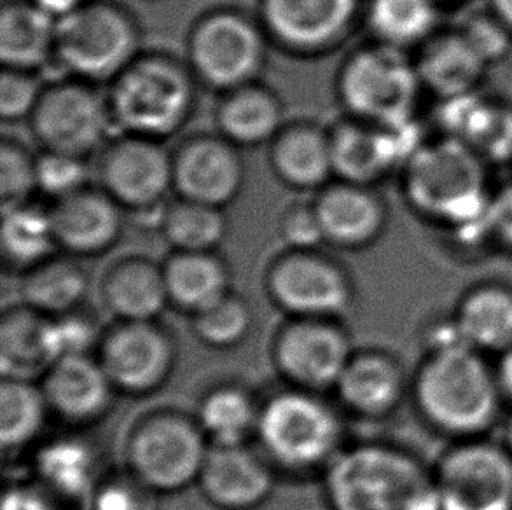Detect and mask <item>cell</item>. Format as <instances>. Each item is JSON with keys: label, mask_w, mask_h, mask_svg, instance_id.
<instances>
[{"label": "cell", "mask_w": 512, "mask_h": 510, "mask_svg": "<svg viewBox=\"0 0 512 510\" xmlns=\"http://www.w3.org/2000/svg\"><path fill=\"white\" fill-rule=\"evenodd\" d=\"M488 163L458 138H427L401 170L404 201L423 221L462 243H488L486 210L492 198Z\"/></svg>", "instance_id": "6da1fadb"}, {"label": "cell", "mask_w": 512, "mask_h": 510, "mask_svg": "<svg viewBox=\"0 0 512 510\" xmlns=\"http://www.w3.org/2000/svg\"><path fill=\"white\" fill-rule=\"evenodd\" d=\"M409 397L430 428L455 441L485 437L504 404L497 369L471 346L427 353Z\"/></svg>", "instance_id": "7a4b0ae2"}, {"label": "cell", "mask_w": 512, "mask_h": 510, "mask_svg": "<svg viewBox=\"0 0 512 510\" xmlns=\"http://www.w3.org/2000/svg\"><path fill=\"white\" fill-rule=\"evenodd\" d=\"M322 477L329 510H441L434 469L388 442L348 446Z\"/></svg>", "instance_id": "3957f363"}, {"label": "cell", "mask_w": 512, "mask_h": 510, "mask_svg": "<svg viewBox=\"0 0 512 510\" xmlns=\"http://www.w3.org/2000/svg\"><path fill=\"white\" fill-rule=\"evenodd\" d=\"M254 441L278 474L292 477L324 476L346 448L340 411L320 393L291 386L261 402Z\"/></svg>", "instance_id": "277c9868"}, {"label": "cell", "mask_w": 512, "mask_h": 510, "mask_svg": "<svg viewBox=\"0 0 512 510\" xmlns=\"http://www.w3.org/2000/svg\"><path fill=\"white\" fill-rule=\"evenodd\" d=\"M196 86L186 62L160 51L142 53L109 84L114 131L165 142L193 116Z\"/></svg>", "instance_id": "5b68a950"}, {"label": "cell", "mask_w": 512, "mask_h": 510, "mask_svg": "<svg viewBox=\"0 0 512 510\" xmlns=\"http://www.w3.org/2000/svg\"><path fill=\"white\" fill-rule=\"evenodd\" d=\"M423 93L415 58L378 42L350 51L336 74V97L346 118L367 125L415 121Z\"/></svg>", "instance_id": "8992f818"}, {"label": "cell", "mask_w": 512, "mask_h": 510, "mask_svg": "<svg viewBox=\"0 0 512 510\" xmlns=\"http://www.w3.org/2000/svg\"><path fill=\"white\" fill-rule=\"evenodd\" d=\"M142 53L139 20L116 0H88L58 18L55 62L67 77L111 84Z\"/></svg>", "instance_id": "52a82bcc"}, {"label": "cell", "mask_w": 512, "mask_h": 510, "mask_svg": "<svg viewBox=\"0 0 512 510\" xmlns=\"http://www.w3.org/2000/svg\"><path fill=\"white\" fill-rule=\"evenodd\" d=\"M208 451L194 414L160 407L140 414L128 430L125 467L163 497L196 486Z\"/></svg>", "instance_id": "ba28073f"}, {"label": "cell", "mask_w": 512, "mask_h": 510, "mask_svg": "<svg viewBox=\"0 0 512 510\" xmlns=\"http://www.w3.org/2000/svg\"><path fill=\"white\" fill-rule=\"evenodd\" d=\"M270 44L261 21L240 9L219 7L201 14L189 30L187 67L198 84L222 95L259 81Z\"/></svg>", "instance_id": "9c48e42d"}, {"label": "cell", "mask_w": 512, "mask_h": 510, "mask_svg": "<svg viewBox=\"0 0 512 510\" xmlns=\"http://www.w3.org/2000/svg\"><path fill=\"white\" fill-rule=\"evenodd\" d=\"M264 290L287 318L341 320L355 304L352 273L320 249H285L273 257L264 273Z\"/></svg>", "instance_id": "30bf717a"}, {"label": "cell", "mask_w": 512, "mask_h": 510, "mask_svg": "<svg viewBox=\"0 0 512 510\" xmlns=\"http://www.w3.org/2000/svg\"><path fill=\"white\" fill-rule=\"evenodd\" d=\"M28 123L42 151L81 158L102 151L111 135H116L107 95L97 90V84L74 77L44 86Z\"/></svg>", "instance_id": "8fae6325"}, {"label": "cell", "mask_w": 512, "mask_h": 510, "mask_svg": "<svg viewBox=\"0 0 512 510\" xmlns=\"http://www.w3.org/2000/svg\"><path fill=\"white\" fill-rule=\"evenodd\" d=\"M271 362L285 386L331 392L352 359V336L336 318H287L271 341Z\"/></svg>", "instance_id": "7c38bea8"}, {"label": "cell", "mask_w": 512, "mask_h": 510, "mask_svg": "<svg viewBox=\"0 0 512 510\" xmlns=\"http://www.w3.org/2000/svg\"><path fill=\"white\" fill-rule=\"evenodd\" d=\"M98 182L123 210L154 217L160 229L173 191V152L154 138L116 133L100 151Z\"/></svg>", "instance_id": "4fadbf2b"}, {"label": "cell", "mask_w": 512, "mask_h": 510, "mask_svg": "<svg viewBox=\"0 0 512 510\" xmlns=\"http://www.w3.org/2000/svg\"><path fill=\"white\" fill-rule=\"evenodd\" d=\"M441 510H512V455L485 437L458 441L434 467Z\"/></svg>", "instance_id": "5bb4252c"}, {"label": "cell", "mask_w": 512, "mask_h": 510, "mask_svg": "<svg viewBox=\"0 0 512 510\" xmlns=\"http://www.w3.org/2000/svg\"><path fill=\"white\" fill-rule=\"evenodd\" d=\"M177 343L156 322H116L98 346L97 359L116 392L147 397L160 392L177 366Z\"/></svg>", "instance_id": "9a60e30c"}, {"label": "cell", "mask_w": 512, "mask_h": 510, "mask_svg": "<svg viewBox=\"0 0 512 510\" xmlns=\"http://www.w3.org/2000/svg\"><path fill=\"white\" fill-rule=\"evenodd\" d=\"M362 11L360 0H259L257 20L277 48L315 58L343 46Z\"/></svg>", "instance_id": "2e32d148"}, {"label": "cell", "mask_w": 512, "mask_h": 510, "mask_svg": "<svg viewBox=\"0 0 512 510\" xmlns=\"http://www.w3.org/2000/svg\"><path fill=\"white\" fill-rule=\"evenodd\" d=\"M331 133L334 179L378 186L392 173H401L427 138L415 121L404 125H367L357 119L338 121Z\"/></svg>", "instance_id": "e0dca14e"}, {"label": "cell", "mask_w": 512, "mask_h": 510, "mask_svg": "<svg viewBox=\"0 0 512 510\" xmlns=\"http://www.w3.org/2000/svg\"><path fill=\"white\" fill-rule=\"evenodd\" d=\"M242 149L219 133H198L173 151V191L179 198L226 208L242 193Z\"/></svg>", "instance_id": "ac0fdd59"}, {"label": "cell", "mask_w": 512, "mask_h": 510, "mask_svg": "<svg viewBox=\"0 0 512 510\" xmlns=\"http://www.w3.org/2000/svg\"><path fill=\"white\" fill-rule=\"evenodd\" d=\"M277 474L250 444L210 446L196 488L215 510H257L273 495Z\"/></svg>", "instance_id": "d6986e66"}, {"label": "cell", "mask_w": 512, "mask_h": 510, "mask_svg": "<svg viewBox=\"0 0 512 510\" xmlns=\"http://www.w3.org/2000/svg\"><path fill=\"white\" fill-rule=\"evenodd\" d=\"M411 380L401 359L380 348L355 350L334 388L346 414L366 421H380L397 413L411 395Z\"/></svg>", "instance_id": "ffe728a7"}, {"label": "cell", "mask_w": 512, "mask_h": 510, "mask_svg": "<svg viewBox=\"0 0 512 510\" xmlns=\"http://www.w3.org/2000/svg\"><path fill=\"white\" fill-rule=\"evenodd\" d=\"M41 386L51 416L77 430L104 420L118 395L93 355L58 360L42 378Z\"/></svg>", "instance_id": "44dd1931"}, {"label": "cell", "mask_w": 512, "mask_h": 510, "mask_svg": "<svg viewBox=\"0 0 512 510\" xmlns=\"http://www.w3.org/2000/svg\"><path fill=\"white\" fill-rule=\"evenodd\" d=\"M313 203L326 245L334 249H369L387 231V201L374 186L334 179L320 189Z\"/></svg>", "instance_id": "7402d4cb"}, {"label": "cell", "mask_w": 512, "mask_h": 510, "mask_svg": "<svg viewBox=\"0 0 512 510\" xmlns=\"http://www.w3.org/2000/svg\"><path fill=\"white\" fill-rule=\"evenodd\" d=\"M123 212L100 186L53 201L49 215L58 250L76 259L109 252L123 235Z\"/></svg>", "instance_id": "603a6c76"}, {"label": "cell", "mask_w": 512, "mask_h": 510, "mask_svg": "<svg viewBox=\"0 0 512 510\" xmlns=\"http://www.w3.org/2000/svg\"><path fill=\"white\" fill-rule=\"evenodd\" d=\"M100 301L116 322H156L170 308L163 266L144 255L112 262L100 282Z\"/></svg>", "instance_id": "cb8c5ba5"}, {"label": "cell", "mask_w": 512, "mask_h": 510, "mask_svg": "<svg viewBox=\"0 0 512 510\" xmlns=\"http://www.w3.org/2000/svg\"><path fill=\"white\" fill-rule=\"evenodd\" d=\"M271 172L294 191H317L333 182L331 133L313 121L285 123L268 145Z\"/></svg>", "instance_id": "d4e9b609"}, {"label": "cell", "mask_w": 512, "mask_h": 510, "mask_svg": "<svg viewBox=\"0 0 512 510\" xmlns=\"http://www.w3.org/2000/svg\"><path fill=\"white\" fill-rule=\"evenodd\" d=\"M58 360L53 318L23 303L4 310L0 318L2 378L41 383Z\"/></svg>", "instance_id": "484cf974"}, {"label": "cell", "mask_w": 512, "mask_h": 510, "mask_svg": "<svg viewBox=\"0 0 512 510\" xmlns=\"http://www.w3.org/2000/svg\"><path fill=\"white\" fill-rule=\"evenodd\" d=\"M443 135L458 138L488 165L512 161V107L483 97L481 91L439 100Z\"/></svg>", "instance_id": "4316f807"}, {"label": "cell", "mask_w": 512, "mask_h": 510, "mask_svg": "<svg viewBox=\"0 0 512 510\" xmlns=\"http://www.w3.org/2000/svg\"><path fill=\"white\" fill-rule=\"evenodd\" d=\"M415 62L423 90L437 100L479 91L490 69V63L458 28L439 30L418 49Z\"/></svg>", "instance_id": "83f0119b"}, {"label": "cell", "mask_w": 512, "mask_h": 510, "mask_svg": "<svg viewBox=\"0 0 512 510\" xmlns=\"http://www.w3.org/2000/svg\"><path fill=\"white\" fill-rule=\"evenodd\" d=\"M284 126L282 98L261 81L222 93L215 109L217 133L240 149L270 145Z\"/></svg>", "instance_id": "f1b7e54d"}, {"label": "cell", "mask_w": 512, "mask_h": 510, "mask_svg": "<svg viewBox=\"0 0 512 510\" xmlns=\"http://www.w3.org/2000/svg\"><path fill=\"white\" fill-rule=\"evenodd\" d=\"M55 16L30 0H4L0 7L2 69L37 70L55 60Z\"/></svg>", "instance_id": "f546056e"}, {"label": "cell", "mask_w": 512, "mask_h": 510, "mask_svg": "<svg viewBox=\"0 0 512 510\" xmlns=\"http://www.w3.org/2000/svg\"><path fill=\"white\" fill-rule=\"evenodd\" d=\"M163 266L170 308L198 315L228 296L231 269L217 250L214 252H179L172 250Z\"/></svg>", "instance_id": "4dcf8cb0"}, {"label": "cell", "mask_w": 512, "mask_h": 510, "mask_svg": "<svg viewBox=\"0 0 512 510\" xmlns=\"http://www.w3.org/2000/svg\"><path fill=\"white\" fill-rule=\"evenodd\" d=\"M467 346L479 353L512 348V287L502 282L479 283L467 290L453 313Z\"/></svg>", "instance_id": "1f68e13d"}, {"label": "cell", "mask_w": 512, "mask_h": 510, "mask_svg": "<svg viewBox=\"0 0 512 510\" xmlns=\"http://www.w3.org/2000/svg\"><path fill=\"white\" fill-rule=\"evenodd\" d=\"M261 402L247 386L221 383L201 395L194 418L210 446H242L256 439Z\"/></svg>", "instance_id": "d6a6232c"}, {"label": "cell", "mask_w": 512, "mask_h": 510, "mask_svg": "<svg viewBox=\"0 0 512 510\" xmlns=\"http://www.w3.org/2000/svg\"><path fill=\"white\" fill-rule=\"evenodd\" d=\"M441 13L434 0H367L362 20L371 41L409 53L441 30Z\"/></svg>", "instance_id": "836d02e7"}, {"label": "cell", "mask_w": 512, "mask_h": 510, "mask_svg": "<svg viewBox=\"0 0 512 510\" xmlns=\"http://www.w3.org/2000/svg\"><path fill=\"white\" fill-rule=\"evenodd\" d=\"M88 290V271L76 257L63 252H58L21 275V303L46 317H60L63 313L81 308Z\"/></svg>", "instance_id": "e575fe53"}, {"label": "cell", "mask_w": 512, "mask_h": 510, "mask_svg": "<svg viewBox=\"0 0 512 510\" xmlns=\"http://www.w3.org/2000/svg\"><path fill=\"white\" fill-rule=\"evenodd\" d=\"M0 249L7 268L20 275L58 254L49 208L30 201L4 208Z\"/></svg>", "instance_id": "d590c367"}, {"label": "cell", "mask_w": 512, "mask_h": 510, "mask_svg": "<svg viewBox=\"0 0 512 510\" xmlns=\"http://www.w3.org/2000/svg\"><path fill=\"white\" fill-rule=\"evenodd\" d=\"M49 407L39 381L6 380L0 385V444L4 455H18L39 441Z\"/></svg>", "instance_id": "8d00e7d4"}, {"label": "cell", "mask_w": 512, "mask_h": 510, "mask_svg": "<svg viewBox=\"0 0 512 510\" xmlns=\"http://www.w3.org/2000/svg\"><path fill=\"white\" fill-rule=\"evenodd\" d=\"M228 229L224 208L186 198L167 203L160 224L163 238L179 252H214L226 240Z\"/></svg>", "instance_id": "74e56055"}, {"label": "cell", "mask_w": 512, "mask_h": 510, "mask_svg": "<svg viewBox=\"0 0 512 510\" xmlns=\"http://www.w3.org/2000/svg\"><path fill=\"white\" fill-rule=\"evenodd\" d=\"M194 338L212 350H233L249 338L254 311L240 294L229 292L221 301L191 317Z\"/></svg>", "instance_id": "f35d334b"}, {"label": "cell", "mask_w": 512, "mask_h": 510, "mask_svg": "<svg viewBox=\"0 0 512 510\" xmlns=\"http://www.w3.org/2000/svg\"><path fill=\"white\" fill-rule=\"evenodd\" d=\"M88 158L65 152L42 151L35 156L37 191L53 201L63 200L90 186Z\"/></svg>", "instance_id": "ab89813d"}, {"label": "cell", "mask_w": 512, "mask_h": 510, "mask_svg": "<svg viewBox=\"0 0 512 510\" xmlns=\"http://www.w3.org/2000/svg\"><path fill=\"white\" fill-rule=\"evenodd\" d=\"M37 191L35 180V156L27 147L4 137L0 142V203L4 208L16 207L30 201Z\"/></svg>", "instance_id": "60d3db41"}, {"label": "cell", "mask_w": 512, "mask_h": 510, "mask_svg": "<svg viewBox=\"0 0 512 510\" xmlns=\"http://www.w3.org/2000/svg\"><path fill=\"white\" fill-rule=\"evenodd\" d=\"M160 497L125 467L100 477L93 493V510H160Z\"/></svg>", "instance_id": "b9f144b4"}, {"label": "cell", "mask_w": 512, "mask_h": 510, "mask_svg": "<svg viewBox=\"0 0 512 510\" xmlns=\"http://www.w3.org/2000/svg\"><path fill=\"white\" fill-rule=\"evenodd\" d=\"M51 318L60 359L84 357L97 352L105 331L93 311L81 306L60 317Z\"/></svg>", "instance_id": "7bdbcfd3"}, {"label": "cell", "mask_w": 512, "mask_h": 510, "mask_svg": "<svg viewBox=\"0 0 512 510\" xmlns=\"http://www.w3.org/2000/svg\"><path fill=\"white\" fill-rule=\"evenodd\" d=\"M44 84L37 72L2 69L0 74V116L6 123L30 121L39 104Z\"/></svg>", "instance_id": "ee69618b"}, {"label": "cell", "mask_w": 512, "mask_h": 510, "mask_svg": "<svg viewBox=\"0 0 512 510\" xmlns=\"http://www.w3.org/2000/svg\"><path fill=\"white\" fill-rule=\"evenodd\" d=\"M278 235L291 250H315L326 245L315 203H292L278 221Z\"/></svg>", "instance_id": "f6af8a7d"}, {"label": "cell", "mask_w": 512, "mask_h": 510, "mask_svg": "<svg viewBox=\"0 0 512 510\" xmlns=\"http://www.w3.org/2000/svg\"><path fill=\"white\" fill-rule=\"evenodd\" d=\"M457 28L474 44V48L478 49L490 65L506 55L509 44L512 42V35L495 18V14L490 9L486 13L478 14L471 20L465 21V25Z\"/></svg>", "instance_id": "bcb514c9"}, {"label": "cell", "mask_w": 512, "mask_h": 510, "mask_svg": "<svg viewBox=\"0 0 512 510\" xmlns=\"http://www.w3.org/2000/svg\"><path fill=\"white\" fill-rule=\"evenodd\" d=\"M485 226L488 243L512 254V182L493 189Z\"/></svg>", "instance_id": "7dc6e473"}, {"label": "cell", "mask_w": 512, "mask_h": 510, "mask_svg": "<svg viewBox=\"0 0 512 510\" xmlns=\"http://www.w3.org/2000/svg\"><path fill=\"white\" fill-rule=\"evenodd\" d=\"M2 510H49V505L41 488L32 481L7 486Z\"/></svg>", "instance_id": "c3c4849f"}, {"label": "cell", "mask_w": 512, "mask_h": 510, "mask_svg": "<svg viewBox=\"0 0 512 510\" xmlns=\"http://www.w3.org/2000/svg\"><path fill=\"white\" fill-rule=\"evenodd\" d=\"M497 369V378H499L500 390L504 395V400L512 402V348L500 355L499 366Z\"/></svg>", "instance_id": "681fc988"}, {"label": "cell", "mask_w": 512, "mask_h": 510, "mask_svg": "<svg viewBox=\"0 0 512 510\" xmlns=\"http://www.w3.org/2000/svg\"><path fill=\"white\" fill-rule=\"evenodd\" d=\"M35 6L41 7L46 13L55 16L56 20L65 14L72 13L77 7L83 6L88 0H30Z\"/></svg>", "instance_id": "f907efd6"}, {"label": "cell", "mask_w": 512, "mask_h": 510, "mask_svg": "<svg viewBox=\"0 0 512 510\" xmlns=\"http://www.w3.org/2000/svg\"><path fill=\"white\" fill-rule=\"evenodd\" d=\"M488 9L512 35V0H488Z\"/></svg>", "instance_id": "816d5d0a"}, {"label": "cell", "mask_w": 512, "mask_h": 510, "mask_svg": "<svg viewBox=\"0 0 512 510\" xmlns=\"http://www.w3.org/2000/svg\"><path fill=\"white\" fill-rule=\"evenodd\" d=\"M437 6L441 7V9H446V7H457L462 6L465 2H469V0H434Z\"/></svg>", "instance_id": "f5cc1de1"}, {"label": "cell", "mask_w": 512, "mask_h": 510, "mask_svg": "<svg viewBox=\"0 0 512 510\" xmlns=\"http://www.w3.org/2000/svg\"><path fill=\"white\" fill-rule=\"evenodd\" d=\"M504 446H506L507 451L512 455V418L507 423L506 434H504Z\"/></svg>", "instance_id": "db71d44e"}]
</instances>
